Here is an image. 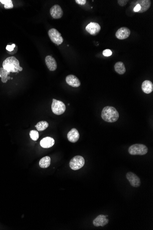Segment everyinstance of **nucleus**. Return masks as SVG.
Segmentation results:
<instances>
[{
	"instance_id": "1a4fd4ad",
	"label": "nucleus",
	"mask_w": 153,
	"mask_h": 230,
	"mask_svg": "<svg viewBox=\"0 0 153 230\" xmlns=\"http://www.w3.org/2000/svg\"><path fill=\"white\" fill-rule=\"evenodd\" d=\"M50 14L55 19H59L62 17L63 12L61 7L58 5H55L50 9Z\"/></svg>"
},
{
	"instance_id": "5701e85b",
	"label": "nucleus",
	"mask_w": 153,
	"mask_h": 230,
	"mask_svg": "<svg viewBox=\"0 0 153 230\" xmlns=\"http://www.w3.org/2000/svg\"><path fill=\"white\" fill-rule=\"evenodd\" d=\"M29 135H30V138L33 141H36L39 139V134L38 131H35V130H32V131H30Z\"/></svg>"
},
{
	"instance_id": "6ab92c4d",
	"label": "nucleus",
	"mask_w": 153,
	"mask_h": 230,
	"mask_svg": "<svg viewBox=\"0 0 153 230\" xmlns=\"http://www.w3.org/2000/svg\"><path fill=\"white\" fill-rule=\"evenodd\" d=\"M51 158L50 157H44L40 160L39 165L42 168H48L51 164Z\"/></svg>"
},
{
	"instance_id": "39448f33",
	"label": "nucleus",
	"mask_w": 153,
	"mask_h": 230,
	"mask_svg": "<svg viewBox=\"0 0 153 230\" xmlns=\"http://www.w3.org/2000/svg\"><path fill=\"white\" fill-rule=\"evenodd\" d=\"M85 160L84 158L79 155L73 157L70 161L69 166L71 169L74 171L79 170L84 166Z\"/></svg>"
},
{
	"instance_id": "4468645a",
	"label": "nucleus",
	"mask_w": 153,
	"mask_h": 230,
	"mask_svg": "<svg viewBox=\"0 0 153 230\" xmlns=\"http://www.w3.org/2000/svg\"><path fill=\"white\" fill-rule=\"evenodd\" d=\"M79 132L77 129L72 128L67 134V139L69 142L72 143L76 142L79 138Z\"/></svg>"
},
{
	"instance_id": "423d86ee",
	"label": "nucleus",
	"mask_w": 153,
	"mask_h": 230,
	"mask_svg": "<svg viewBox=\"0 0 153 230\" xmlns=\"http://www.w3.org/2000/svg\"><path fill=\"white\" fill-rule=\"evenodd\" d=\"M49 37L52 42L57 45H60L63 42V38L61 34L54 28L50 29L48 32Z\"/></svg>"
},
{
	"instance_id": "9d476101",
	"label": "nucleus",
	"mask_w": 153,
	"mask_h": 230,
	"mask_svg": "<svg viewBox=\"0 0 153 230\" xmlns=\"http://www.w3.org/2000/svg\"><path fill=\"white\" fill-rule=\"evenodd\" d=\"M131 31L127 27H121L116 33V37L119 40H124L130 36Z\"/></svg>"
},
{
	"instance_id": "412c9836",
	"label": "nucleus",
	"mask_w": 153,
	"mask_h": 230,
	"mask_svg": "<svg viewBox=\"0 0 153 230\" xmlns=\"http://www.w3.org/2000/svg\"><path fill=\"white\" fill-rule=\"evenodd\" d=\"M9 74V73L3 68H0V75L2 78V82L3 83H6L7 82L8 79H9L8 75Z\"/></svg>"
},
{
	"instance_id": "ddd939ff",
	"label": "nucleus",
	"mask_w": 153,
	"mask_h": 230,
	"mask_svg": "<svg viewBox=\"0 0 153 230\" xmlns=\"http://www.w3.org/2000/svg\"><path fill=\"white\" fill-rule=\"evenodd\" d=\"M45 62L47 67L50 71H54L57 69V65L55 59L51 56H47L45 58Z\"/></svg>"
},
{
	"instance_id": "393cba45",
	"label": "nucleus",
	"mask_w": 153,
	"mask_h": 230,
	"mask_svg": "<svg viewBox=\"0 0 153 230\" xmlns=\"http://www.w3.org/2000/svg\"><path fill=\"white\" fill-rule=\"evenodd\" d=\"M128 1L127 0H118L117 2L120 6H125L128 3Z\"/></svg>"
},
{
	"instance_id": "dca6fc26",
	"label": "nucleus",
	"mask_w": 153,
	"mask_h": 230,
	"mask_svg": "<svg viewBox=\"0 0 153 230\" xmlns=\"http://www.w3.org/2000/svg\"><path fill=\"white\" fill-rule=\"evenodd\" d=\"M54 144V139L51 137H46L44 138L40 142L41 147L45 148H48L52 147Z\"/></svg>"
},
{
	"instance_id": "20e7f679",
	"label": "nucleus",
	"mask_w": 153,
	"mask_h": 230,
	"mask_svg": "<svg viewBox=\"0 0 153 230\" xmlns=\"http://www.w3.org/2000/svg\"><path fill=\"white\" fill-rule=\"evenodd\" d=\"M52 109L54 114L59 115L63 114L65 112L66 107L65 104L62 102L53 99Z\"/></svg>"
},
{
	"instance_id": "f3484780",
	"label": "nucleus",
	"mask_w": 153,
	"mask_h": 230,
	"mask_svg": "<svg viewBox=\"0 0 153 230\" xmlns=\"http://www.w3.org/2000/svg\"><path fill=\"white\" fill-rule=\"evenodd\" d=\"M142 91L146 94H150L153 91L152 82L149 80L144 81L142 85Z\"/></svg>"
},
{
	"instance_id": "a211bd4d",
	"label": "nucleus",
	"mask_w": 153,
	"mask_h": 230,
	"mask_svg": "<svg viewBox=\"0 0 153 230\" xmlns=\"http://www.w3.org/2000/svg\"><path fill=\"white\" fill-rule=\"evenodd\" d=\"M115 70L116 73L120 74H123L126 72V68L122 62H116L114 66Z\"/></svg>"
},
{
	"instance_id": "f8f14e48",
	"label": "nucleus",
	"mask_w": 153,
	"mask_h": 230,
	"mask_svg": "<svg viewBox=\"0 0 153 230\" xmlns=\"http://www.w3.org/2000/svg\"><path fill=\"white\" fill-rule=\"evenodd\" d=\"M67 83L73 88H78L81 85V82L79 79L75 75L70 74L66 78Z\"/></svg>"
},
{
	"instance_id": "b1692460",
	"label": "nucleus",
	"mask_w": 153,
	"mask_h": 230,
	"mask_svg": "<svg viewBox=\"0 0 153 230\" xmlns=\"http://www.w3.org/2000/svg\"><path fill=\"white\" fill-rule=\"evenodd\" d=\"M112 52L110 49H106L103 51V55L105 57H109L111 55Z\"/></svg>"
},
{
	"instance_id": "0eeeda50",
	"label": "nucleus",
	"mask_w": 153,
	"mask_h": 230,
	"mask_svg": "<svg viewBox=\"0 0 153 230\" xmlns=\"http://www.w3.org/2000/svg\"><path fill=\"white\" fill-rule=\"evenodd\" d=\"M126 178L132 187L134 188L140 187L141 181L140 178L136 174L132 172H128L126 174Z\"/></svg>"
},
{
	"instance_id": "bb28decb",
	"label": "nucleus",
	"mask_w": 153,
	"mask_h": 230,
	"mask_svg": "<svg viewBox=\"0 0 153 230\" xmlns=\"http://www.w3.org/2000/svg\"><path fill=\"white\" fill-rule=\"evenodd\" d=\"M76 3L80 5H84L86 4V0H76L75 1Z\"/></svg>"
},
{
	"instance_id": "aec40b11",
	"label": "nucleus",
	"mask_w": 153,
	"mask_h": 230,
	"mask_svg": "<svg viewBox=\"0 0 153 230\" xmlns=\"http://www.w3.org/2000/svg\"><path fill=\"white\" fill-rule=\"evenodd\" d=\"M49 126L48 122L46 121H42L38 122L37 125L35 126L37 130L38 131H43L46 130Z\"/></svg>"
},
{
	"instance_id": "6e6552de",
	"label": "nucleus",
	"mask_w": 153,
	"mask_h": 230,
	"mask_svg": "<svg viewBox=\"0 0 153 230\" xmlns=\"http://www.w3.org/2000/svg\"><path fill=\"white\" fill-rule=\"evenodd\" d=\"M101 27L97 22H91L86 27V30L92 36H96L100 32Z\"/></svg>"
},
{
	"instance_id": "f03ea898",
	"label": "nucleus",
	"mask_w": 153,
	"mask_h": 230,
	"mask_svg": "<svg viewBox=\"0 0 153 230\" xmlns=\"http://www.w3.org/2000/svg\"><path fill=\"white\" fill-rule=\"evenodd\" d=\"M119 114L113 107L106 106L103 109L101 117L104 120L109 123H113L119 119Z\"/></svg>"
},
{
	"instance_id": "9b49d317",
	"label": "nucleus",
	"mask_w": 153,
	"mask_h": 230,
	"mask_svg": "<svg viewBox=\"0 0 153 230\" xmlns=\"http://www.w3.org/2000/svg\"><path fill=\"white\" fill-rule=\"evenodd\" d=\"M106 217V215H98L93 221V225L96 227H99L100 226L102 227H104L109 222V220Z\"/></svg>"
},
{
	"instance_id": "4be33fe9",
	"label": "nucleus",
	"mask_w": 153,
	"mask_h": 230,
	"mask_svg": "<svg viewBox=\"0 0 153 230\" xmlns=\"http://www.w3.org/2000/svg\"><path fill=\"white\" fill-rule=\"evenodd\" d=\"M0 2L4 5V8L6 9L12 8H13L12 1V0H0Z\"/></svg>"
},
{
	"instance_id": "2eb2a0df",
	"label": "nucleus",
	"mask_w": 153,
	"mask_h": 230,
	"mask_svg": "<svg viewBox=\"0 0 153 230\" xmlns=\"http://www.w3.org/2000/svg\"><path fill=\"white\" fill-rule=\"evenodd\" d=\"M136 5L139 4L141 7V9L139 12V13H143L147 11L151 6V1L150 0H139L136 2Z\"/></svg>"
},
{
	"instance_id": "f257e3e1",
	"label": "nucleus",
	"mask_w": 153,
	"mask_h": 230,
	"mask_svg": "<svg viewBox=\"0 0 153 230\" xmlns=\"http://www.w3.org/2000/svg\"><path fill=\"white\" fill-rule=\"evenodd\" d=\"M3 68L8 73H18L22 70V68L20 66L19 61L15 57L7 58L2 63Z\"/></svg>"
},
{
	"instance_id": "7ed1b4c3",
	"label": "nucleus",
	"mask_w": 153,
	"mask_h": 230,
	"mask_svg": "<svg viewBox=\"0 0 153 230\" xmlns=\"http://www.w3.org/2000/svg\"><path fill=\"white\" fill-rule=\"evenodd\" d=\"M148 148L145 145L135 144L132 145L128 148L129 154L132 155H144L148 152Z\"/></svg>"
},
{
	"instance_id": "c85d7f7f",
	"label": "nucleus",
	"mask_w": 153,
	"mask_h": 230,
	"mask_svg": "<svg viewBox=\"0 0 153 230\" xmlns=\"http://www.w3.org/2000/svg\"><path fill=\"white\" fill-rule=\"evenodd\" d=\"M0 77H1V75H0Z\"/></svg>"
},
{
	"instance_id": "a878e982",
	"label": "nucleus",
	"mask_w": 153,
	"mask_h": 230,
	"mask_svg": "<svg viewBox=\"0 0 153 230\" xmlns=\"http://www.w3.org/2000/svg\"><path fill=\"white\" fill-rule=\"evenodd\" d=\"M16 45L14 44H13L12 45H7L6 47V49L8 51L12 52L14 50V48L15 47Z\"/></svg>"
},
{
	"instance_id": "cd10ccee",
	"label": "nucleus",
	"mask_w": 153,
	"mask_h": 230,
	"mask_svg": "<svg viewBox=\"0 0 153 230\" xmlns=\"http://www.w3.org/2000/svg\"><path fill=\"white\" fill-rule=\"evenodd\" d=\"M140 9H141V7H140V6L139 5V4L136 5V6L134 7V9H133V11H134L135 12H139V11H140Z\"/></svg>"
}]
</instances>
